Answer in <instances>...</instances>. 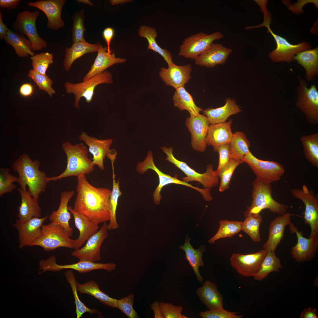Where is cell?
I'll return each instance as SVG.
<instances>
[{
	"label": "cell",
	"instance_id": "1",
	"mask_svg": "<svg viewBox=\"0 0 318 318\" xmlns=\"http://www.w3.org/2000/svg\"><path fill=\"white\" fill-rule=\"evenodd\" d=\"M77 194L73 209L98 224L109 221V204L111 191L93 186L86 175L77 177Z\"/></svg>",
	"mask_w": 318,
	"mask_h": 318
},
{
	"label": "cell",
	"instance_id": "2",
	"mask_svg": "<svg viewBox=\"0 0 318 318\" xmlns=\"http://www.w3.org/2000/svg\"><path fill=\"white\" fill-rule=\"evenodd\" d=\"M40 164L39 160H33L27 154L23 153L11 166L13 170L18 174L17 183L20 188L26 189L27 186L32 196L37 200L45 191L48 183L46 173L39 170Z\"/></svg>",
	"mask_w": 318,
	"mask_h": 318
},
{
	"label": "cell",
	"instance_id": "3",
	"mask_svg": "<svg viewBox=\"0 0 318 318\" xmlns=\"http://www.w3.org/2000/svg\"><path fill=\"white\" fill-rule=\"evenodd\" d=\"M62 148L67 156L66 168L62 173L57 176L47 177L48 183L66 177L89 174L94 170L95 165L89 158L88 149L83 144L73 145L66 141L62 144Z\"/></svg>",
	"mask_w": 318,
	"mask_h": 318
},
{
	"label": "cell",
	"instance_id": "4",
	"mask_svg": "<svg viewBox=\"0 0 318 318\" xmlns=\"http://www.w3.org/2000/svg\"><path fill=\"white\" fill-rule=\"evenodd\" d=\"M252 185V202L251 206L244 213L245 217L250 214H259L264 209H268L271 213L279 216L286 213L290 206L281 203L273 198L271 184H264L256 178Z\"/></svg>",
	"mask_w": 318,
	"mask_h": 318
},
{
	"label": "cell",
	"instance_id": "5",
	"mask_svg": "<svg viewBox=\"0 0 318 318\" xmlns=\"http://www.w3.org/2000/svg\"><path fill=\"white\" fill-rule=\"evenodd\" d=\"M149 169H151L155 171L159 178V184L153 194V202L156 205H158L160 203V200L162 199L160 193L163 188L165 186L171 184L183 185L196 190L202 194L204 200L206 201H210L212 198L210 190L195 187L188 183L178 179L177 177L171 176L160 171L155 165L153 153L150 150L148 151L146 156L143 161L138 163L136 167L137 171L141 175L147 172Z\"/></svg>",
	"mask_w": 318,
	"mask_h": 318
},
{
	"label": "cell",
	"instance_id": "6",
	"mask_svg": "<svg viewBox=\"0 0 318 318\" xmlns=\"http://www.w3.org/2000/svg\"><path fill=\"white\" fill-rule=\"evenodd\" d=\"M161 148L166 155L165 160L173 164L186 175V177L182 178V181L187 183L197 181L201 184L204 188L210 190L218 184L219 177L216 171L213 170L212 164L208 165L206 171L203 173H200L191 168L185 162L176 159L173 155L172 148L163 146Z\"/></svg>",
	"mask_w": 318,
	"mask_h": 318
},
{
	"label": "cell",
	"instance_id": "7",
	"mask_svg": "<svg viewBox=\"0 0 318 318\" xmlns=\"http://www.w3.org/2000/svg\"><path fill=\"white\" fill-rule=\"evenodd\" d=\"M75 241L60 225L50 223L43 225L39 238L30 246H38L49 251L60 247L75 249Z\"/></svg>",
	"mask_w": 318,
	"mask_h": 318
},
{
	"label": "cell",
	"instance_id": "8",
	"mask_svg": "<svg viewBox=\"0 0 318 318\" xmlns=\"http://www.w3.org/2000/svg\"><path fill=\"white\" fill-rule=\"evenodd\" d=\"M113 82L111 73L108 71H105L81 82L73 83L67 82L64 86L67 93L73 94L74 95V106L79 109V102L81 97L85 98L86 101L90 103L92 100L95 89L97 86L104 83L111 84Z\"/></svg>",
	"mask_w": 318,
	"mask_h": 318
},
{
	"label": "cell",
	"instance_id": "9",
	"mask_svg": "<svg viewBox=\"0 0 318 318\" xmlns=\"http://www.w3.org/2000/svg\"><path fill=\"white\" fill-rule=\"evenodd\" d=\"M296 106L304 114L310 124L318 123V91L314 84L308 87L304 80L298 77Z\"/></svg>",
	"mask_w": 318,
	"mask_h": 318
},
{
	"label": "cell",
	"instance_id": "10",
	"mask_svg": "<svg viewBox=\"0 0 318 318\" xmlns=\"http://www.w3.org/2000/svg\"><path fill=\"white\" fill-rule=\"evenodd\" d=\"M39 14L38 11H23L18 14L12 25L15 31L28 37L32 43L33 51L41 50L48 45L47 42L39 36L37 31L36 21Z\"/></svg>",
	"mask_w": 318,
	"mask_h": 318
},
{
	"label": "cell",
	"instance_id": "11",
	"mask_svg": "<svg viewBox=\"0 0 318 318\" xmlns=\"http://www.w3.org/2000/svg\"><path fill=\"white\" fill-rule=\"evenodd\" d=\"M256 176L260 182L271 184L279 180L285 172L284 167L276 162L264 160L255 157L249 151L244 159Z\"/></svg>",
	"mask_w": 318,
	"mask_h": 318
},
{
	"label": "cell",
	"instance_id": "12",
	"mask_svg": "<svg viewBox=\"0 0 318 318\" xmlns=\"http://www.w3.org/2000/svg\"><path fill=\"white\" fill-rule=\"evenodd\" d=\"M223 37V35L219 32L210 34L201 32L193 34L184 40L180 47L178 55L195 60L208 49L214 41Z\"/></svg>",
	"mask_w": 318,
	"mask_h": 318
},
{
	"label": "cell",
	"instance_id": "13",
	"mask_svg": "<svg viewBox=\"0 0 318 318\" xmlns=\"http://www.w3.org/2000/svg\"><path fill=\"white\" fill-rule=\"evenodd\" d=\"M292 195L300 199L305 206L304 218V222L309 225L311 230L309 237H318V198L305 185L302 189H290Z\"/></svg>",
	"mask_w": 318,
	"mask_h": 318
},
{
	"label": "cell",
	"instance_id": "14",
	"mask_svg": "<svg viewBox=\"0 0 318 318\" xmlns=\"http://www.w3.org/2000/svg\"><path fill=\"white\" fill-rule=\"evenodd\" d=\"M56 260L54 256H51L46 260H41L39 264L40 268L39 274L47 271H58L63 269L74 270L80 273L99 269L111 271L115 269L117 266L113 263H97L85 260H80L78 262L72 264L60 265L57 263Z\"/></svg>",
	"mask_w": 318,
	"mask_h": 318
},
{
	"label": "cell",
	"instance_id": "15",
	"mask_svg": "<svg viewBox=\"0 0 318 318\" xmlns=\"http://www.w3.org/2000/svg\"><path fill=\"white\" fill-rule=\"evenodd\" d=\"M269 25L265 26L267 28L268 32L271 34L276 44V49L269 54V57L273 62L290 63L293 60V58L297 53L310 48V44L307 41L296 44L290 43L285 38L274 33Z\"/></svg>",
	"mask_w": 318,
	"mask_h": 318
},
{
	"label": "cell",
	"instance_id": "16",
	"mask_svg": "<svg viewBox=\"0 0 318 318\" xmlns=\"http://www.w3.org/2000/svg\"><path fill=\"white\" fill-rule=\"evenodd\" d=\"M289 225L291 233L296 234L297 240V244L291 249L290 254L292 258L297 262H306L312 259L318 250V237H304L302 232L299 231L292 223Z\"/></svg>",
	"mask_w": 318,
	"mask_h": 318
},
{
	"label": "cell",
	"instance_id": "17",
	"mask_svg": "<svg viewBox=\"0 0 318 318\" xmlns=\"http://www.w3.org/2000/svg\"><path fill=\"white\" fill-rule=\"evenodd\" d=\"M267 252L264 249L248 254L234 253L230 258V264L240 275L254 277L259 271Z\"/></svg>",
	"mask_w": 318,
	"mask_h": 318
},
{
	"label": "cell",
	"instance_id": "18",
	"mask_svg": "<svg viewBox=\"0 0 318 318\" xmlns=\"http://www.w3.org/2000/svg\"><path fill=\"white\" fill-rule=\"evenodd\" d=\"M108 230L107 223H103L100 228L87 239L85 245L81 248L74 250L72 253V255L80 260L95 262L100 260V247L108 236Z\"/></svg>",
	"mask_w": 318,
	"mask_h": 318
},
{
	"label": "cell",
	"instance_id": "19",
	"mask_svg": "<svg viewBox=\"0 0 318 318\" xmlns=\"http://www.w3.org/2000/svg\"><path fill=\"white\" fill-rule=\"evenodd\" d=\"M48 217L47 215L43 218L34 217L26 220L18 219L13 226L19 234V247L22 248L30 246L40 236L43 223Z\"/></svg>",
	"mask_w": 318,
	"mask_h": 318
},
{
	"label": "cell",
	"instance_id": "20",
	"mask_svg": "<svg viewBox=\"0 0 318 318\" xmlns=\"http://www.w3.org/2000/svg\"><path fill=\"white\" fill-rule=\"evenodd\" d=\"M186 126L191 133V143L195 150L202 152L206 148V138L210 125L207 117L200 114L194 117H188Z\"/></svg>",
	"mask_w": 318,
	"mask_h": 318
},
{
	"label": "cell",
	"instance_id": "21",
	"mask_svg": "<svg viewBox=\"0 0 318 318\" xmlns=\"http://www.w3.org/2000/svg\"><path fill=\"white\" fill-rule=\"evenodd\" d=\"M66 2V0H40L29 1L27 4L29 6L37 8L44 13L47 19V27L57 30L62 28L65 25L61 18V12Z\"/></svg>",
	"mask_w": 318,
	"mask_h": 318
},
{
	"label": "cell",
	"instance_id": "22",
	"mask_svg": "<svg viewBox=\"0 0 318 318\" xmlns=\"http://www.w3.org/2000/svg\"><path fill=\"white\" fill-rule=\"evenodd\" d=\"M79 139L88 146V150L93 156L92 161L94 165L101 170H104V159L110 151L112 139H99L88 135L85 132L79 135Z\"/></svg>",
	"mask_w": 318,
	"mask_h": 318
},
{
	"label": "cell",
	"instance_id": "23",
	"mask_svg": "<svg viewBox=\"0 0 318 318\" xmlns=\"http://www.w3.org/2000/svg\"><path fill=\"white\" fill-rule=\"evenodd\" d=\"M191 66L190 64L178 66L174 63L167 68L162 67L159 75L165 85L175 89L184 86L191 78Z\"/></svg>",
	"mask_w": 318,
	"mask_h": 318
},
{
	"label": "cell",
	"instance_id": "24",
	"mask_svg": "<svg viewBox=\"0 0 318 318\" xmlns=\"http://www.w3.org/2000/svg\"><path fill=\"white\" fill-rule=\"evenodd\" d=\"M233 50L222 44L213 43L209 48L195 59L197 65L212 68L225 63Z\"/></svg>",
	"mask_w": 318,
	"mask_h": 318
},
{
	"label": "cell",
	"instance_id": "25",
	"mask_svg": "<svg viewBox=\"0 0 318 318\" xmlns=\"http://www.w3.org/2000/svg\"><path fill=\"white\" fill-rule=\"evenodd\" d=\"M291 222V214L286 213L276 217L269 225L268 239L264 244V249L275 252L284 236L285 227Z\"/></svg>",
	"mask_w": 318,
	"mask_h": 318
},
{
	"label": "cell",
	"instance_id": "26",
	"mask_svg": "<svg viewBox=\"0 0 318 318\" xmlns=\"http://www.w3.org/2000/svg\"><path fill=\"white\" fill-rule=\"evenodd\" d=\"M232 120L214 124H210L206 138L207 144L212 146L213 151L217 152L220 146L229 144L233 133L231 130Z\"/></svg>",
	"mask_w": 318,
	"mask_h": 318
},
{
	"label": "cell",
	"instance_id": "27",
	"mask_svg": "<svg viewBox=\"0 0 318 318\" xmlns=\"http://www.w3.org/2000/svg\"><path fill=\"white\" fill-rule=\"evenodd\" d=\"M97 54L91 69L84 77L83 81H85L92 77L100 74L113 65L125 62V58L116 57L114 53L107 52V47L100 46L97 52Z\"/></svg>",
	"mask_w": 318,
	"mask_h": 318
},
{
	"label": "cell",
	"instance_id": "28",
	"mask_svg": "<svg viewBox=\"0 0 318 318\" xmlns=\"http://www.w3.org/2000/svg\"><path fill=\"white\" fill-rule=\"evenodd\" d=\"M74 193V190L62 191L60 194V202L58 209L53 211L49 217L51 223L62 226L70 237L72 235L73 230L69 226L71 213L68 210V204Z\"/></svg>",
	"mask_w": 318,
	"mask_h": 318
},
{
	"label": "cell",
	"instance_id": "29",
	"mask_svg": "<svg viewBox=\"0 0 318 318\" xmlns=\"http://www.w3.org/2000/svg\"><path fill=\"white\" fill-rule=\"evenodd\" d=\"M68 211L72 214L75 225L79 232L78 238L75 240V250L78 249L92 234L98 230V224L89 219L84 215L75 211L70 206Z\"/></svg>",
	"mask_w": 318,
	"mask_h": 318
},
{
	"label": "cell",
	"instance_id": "30",
	"mask_svg": "<svg viewBox=\"0 0 318 318\" xmlns=\"http://www.w3.org/2000/svg\"><path fill=\"white\" fill-rule=\"evenodd\" d=\"M203 111L210 124H214L226 122L230 116L241 112L242 110L234 99L228 98L226 99L223 106L216 108H208Z\"/></svg>",
	"mask_w": 318,
	"mask_h": 318
},
{
	"label": "cell",
	"instance_id": "31",
	"mask_svg": "<svg viewBox=\"0 0 318 318\" xmlns=\"http://www.w3.org/2000/svg\"><path fill=\"white\" fill-rule=\"evenodd\" d=\"M21 197V202L18 207L17 217L21 220H26L34 217H41V209L37 200L34 198L26 189L18 188Z\"/></svg>",
	"mask_w": 318,
	"mask_h": 318
},
{
	"label": "cell",
	"instance_id": "32",
	"mask_svg": "<svg viewBox=\"0 0 318 318\" xmlns=\"http://www.w3.org/2000/svg\"><path fill=\"white\" fill-rule=\"evenodd\" d=\"M196 293L208 310L223 308V296L214 282L206 280L201 287L197 289Z\"/></svg>",
	"mask_w": 318,
	"mask_h": 318
},
{
	"label": "cell",
	"instance_id": "33",
	"mask_svg": "<svg viewBox=\"0 0 318 318\" xmlns=\"http://www.w3.org/2000/svg\"><path fill=\"white\" fill-rule=\"evenodd\" d=\"M101 44L88 43L85 40L73 43L69 48L65 49L63 65L67 71L69 70L74 62L85 54L97 52Z\"/></svg>",
	"mask_w": 318,
	"mask_h": 318
},
{
	"label": "cell",
	"instance_id": "34",
	"mask_svg": "<svg viewBox=\"0 0 318 318\" xmlns=\"http://www.w3.org/2000/svg\"><path fill=\"white\" fill-rule=\"evenodd\" d=\"M191 239L187 235L185 238L184 244L180 246L179 248L185 251L186 259L193 268L197 279L200 282L202 283L204 278L200 273L199 267L204 266L202 255L205 251V246L201 245L198 249H195L191 244Z\"/></svg>",
	"mask_w": 318,
	"mask_h": 318
},
{
	"label": "cell",
	"instance_id": "35",
	"mask_svg": "<svg viewBox=\"0 0 318 318\" xmlns=\"http://www.w3.org/2000/svg\"><path fill=\"white\" fill-rule=\"evenodd\" d=\"M302 66L306 71L308 82L318 74V48L305 50L297 53L293 58Z\"/></svg>",
	"mask_w": 318,
	"mask_h": 318
},
{
	"label": "cell",
	"instance_id": "36",
	"mask_svg": "<svg viewBox=\"0 0 318 318\" xmlns=\"http://www.w3.org/2000/svg\"><path fill=\"white\" fill-rule=\"evenodd\" d=\"M4 39L7 44L13 47L18 57H25L29 55L32 56L34 55L31 42L23 34L9 29Z\"/></svg>",
	"mask_w": 318,
	"mask_h": 318
},
{
	"label": "cell",
	"instance_id": "37",
	"mask_svg": "<svg viewBox=\"0 0 318 318\" xmlns=\"http://www.w3.org/2000/svg\"><path fill=\"white\" fill-rule=\"evenodd\" d=\"M172 100L173 105L180 110H186L189 113L190 117L196 116L203 111L194 102L192 96L187 91L184 86L175 89Z\"/></svg>",
	"mask_w": 318,
	"mask_h": 318
},
{
	"label": "cell",
	"instance_id": "38",
	"mask_svg": "<svg viewBox=\"0 0 318 318\" xmlns=\"http://www.w3.org/2000/svg\"><path fill=\"white\" fill-rule=\"evenodd\" d=\"M138 33L140 37L147 39L148 42V49L153 50L160 55L166 61L168 66L174 63L171 53L167 49L161 48L156 42V38L157 33L155 28L142 25L138 30Z\"/></svg>",
	"mask_w": 318,
	"mask_h": 318
},
{
	"label": "cell",
	"instance_id": "39",
	"mask_svg": "<svg viewBox=\"0 0 318 318\" xmlns=\"http://www.w3.org/2000/svg\"><path fill=\"white\" fill-rule=\"evenodd\" d=\"M78 291L81 293L86 294L93 296L101 303L109 307L117 308V300L109 297L100 290L97 282L94 280L87 281L84 284L77 282Z\"/></svg>",
	"mask_w": 318,
	"mask_h": 318
},
{
	"label": "cell",
	"instance_id": "40",
	"mask_svg": "<svg viewBox=\"0 0 318 318\" xmlns=\"http://www.w3.org/2000/svg\"><path fill=\"white\" fill-rule=\"evenodd\" d=\"M229 146L231 159L244 161L245 157L250 151V142L242 132L237 131L233 133Z\"/></svg>",
	"mask_w": 318,
	"mask_h": 318
},
{
	"label": "cell",
	"instance_id": "41",
	"mask_svg": "<svg viewBox=\"0 0 318 318\" xmlns=\"http://www.w3.org/2000/svg\"><path fill=\"white\" fill-rule=\"evenodd\" d=\"M282 268L280 259L277 257L275 252L267 251L260 268L254 277L256 281H261L266 278L271 272H279Z\"/></svg>",
	"mask_w": 318,
	"mask_h": 318
},
{
	"label": "cell",
	"instance_id": "42",
	"mask_svg": "<svg viewBox=\"0 0 318 318\" xmlns=\"http://www.w3.org/2000/svg\"><path fill=\"white\" fill-rule=\"evenodd\" d=\"M113 185L112 188L109 200V208L110 214V220L107 224V229L109 231L118 229L119 226L117 220L116 213L119 197L122 194L119 187V181L116 182L115 175L112 167Z\"/></svg>",
	"mask_w": 318,
	"mask_h": 318
},
{
	"label": "cell",
	"instance_id": "43",
	"mask_svg": "<svg viewBox=\"0 0 318 318\" xmlns=\"http://www.w3.org/2000/svg\"><path fill=\"white\" fill-rule=\"evenodd\" d=\"M306 158L314 167L318 168V133L304 135L300 138Z\"/></svg>",
	"mask_w": 318,
	"mask_h": 318
},
{
	"label": "cell",
	"instance_id": "44",
	"mask_svg": "<svg viewBox=\"0 0 318 318\" xmlns=\"http://www.w3.org/2000/svg\"><path fill=\"white\" fill-rule=\"evenodd\" d=\"M219 228L216 233L208 241L213 244L216 240L226 238H231L242 231L243 222L222 220L219 222Z\"/></svg>",
	"mask_w": 318,
	"mask_h": 318
},
{
	"label": "cell",
	"instance_id": "45",
	"mask_svg": "<svg viewBox=\"0 0 318 318\" xmlns=\"http://www.w3.org/2000/svg\"><path fill=\"white\" fill-rule=\"evenodd\" d=\"M65 276L67 281L71 286L74 297L77 318L82 317V315L86 312H88L91 315L98 313L97 310L87 307L80 300L77 293V281L72 271L67 270L65 272Z\"/></svg>",
	"mask_w": 318,
	"mask_h": 318
},
{
	"label": "cell",
	"instance_id": "46",
	"mask_svg": "<svg viewBox=\"0 0 318 318\" xmlns=\"http://www.w3.org/2000/svg\"><path fill=\"white\" fill-rule=\"evenodd\" d=\"M263 219L259 214H250L243 222L242 231L248 235L254 242L261 241L259 228Z\"/></svg>",
	"mask_w": 318,
	"mask_h": 318
},
{
	"label": "cell",
	"instance_id": "47",
	"mask_svg": "<svg viewBox=\"0 0 318 318\" xmlns=\"http://www.w3.org/2000/svg\"><path fill=\"white\" fill-rule=\"evenodd\" d=\"M73 24L71 32L73 43L85 40L84 26L85 15L83 10L76 11L73 16Z\"/></svg>",
	"mask_w": 318,
	"mask_h": 318
},
{
	"label": "cell",
	"instance_id": "48",
	"mask_svg": "<svg viewBox=\"0 0 318 318\" xmlns=\"http://www.w3.org/2000/svg\"><path fill=\"white\" fill-rule=\"evenodd\" d=\"M28 77L30 78L37 85L39 89L46 92L50 97L56 93L54 89L52 87V80L46 75L40 74L33 69L29 70Z\"/></svg>",
	"mask_w": 318,
	"mask_h": 318
},
{
	"label": "cell",
	"instance_id": "49",
	"mask_svg": "<svg viewBox=\"0 0 318 318\" xmlns=\"http://www.w3.org/2000/svg\"><path fill=\"white\" fill-rule=\"evenodd\" d=\"M53 54L48 52H41L32 56V69L40 74L46 75L49 66L53 63Z\"/></svg>",
	"mask_w": 318,
	"mask_h": 318
},
{
	"label": "cell",
	"instance_id": "50",
	"mask_svg": "<svg viewBox=\"0 0 318 318\" xmlns=\"http://www.w3.org/2000/svg\"><path fill=\"white\" fill-rule=\"evenodd\" d=\"M243 163H244L243 160L232 159L221 170L218 175L221 180L219 188L220 192H223L229 188L234 170L238 165Z\"/></svg>",
	"mask_w": 318,
	"mask_h": 318
},
{
	"label": "cell",
	"instance_id": "51",
	"mask_svg": "<svg viewBox=\"0 0 318 318\" xmlns=\"http://www.w3.org/2000/svg\"><path fill=\"white\" fill-rule=\"evenodd\" d=\"M18 177L10 173L8 168H0V196L1 197L7 193H11L16 188V185L14 183L17 182Z\"/></svg>",
	"mask_w": 318,
	"mask_h": 318
},
{
	"label": "cell",
	"instance_id": "52",
	"mask_svg": "<svg viewBox=\"0 0 318 318\" xmlns=\"http://www.w3.org/2000/svg\"><path fill=\"white\" fill-rule=\"evenodd\" d=\"M134 298L135 295L133 294H130L117 300V308L129 318L139 317L137 312L133 307Z\"/></svg>",
	"mask_w": 318,
	"mask_h": 318
},
{
	"label": "cell",
	"instance_id": "53",
	"mask_svg": "<svg viewBox=\"0 0 318 318\" xmlns=\"http://www.w3.org/2000/svg\"><path fill=\"white\" fill-rule=\"evenodd\" d=\"M238 312H230L223 308L208 310L201 312L199 315L203 318H241L243 316Z\"/></svg>",
	"mask_w": 318,
	"mask_h": 318
},
{
	"label": "cell",
	"instance_id": "54",
	"mask_svg": "<svg viewBox=\"0 0 318 318\" xmlns=\"http://www.w3.org/2000/svg\"><path fill=\"white\" fill-rule=\"evenodd\" d=\"M161 310L164 318H187L181 312L183 307L181 306H175L171 303H160Z\"/></svg>",
	"mask_w": 318,
	"mask_h": 318
},
{
	"label": "cell",
	"instance_id": "55",
	"mask_svg": "<svg viewBox=\"0 0 318 318\" xmlns=\"http://www.w3.org/2000/svg\"><path fill=\"white\" fill-rule=\"evenodd\" d=\"M217 152L219 154V160L218 167L215 171L218 176L220 172L228 163L231 158L229 144L220 146L218 148Z\"/></svg>",
	"mask_w": 318,
	"mask_h": 318
},
{
	"label": "cell",
	"instance_id": "56",
	"mask_svg": "<svg viewBox=\"0 0 318 318\" xmlns=\"http://www.w3.org/2000/svg\"><path fill=\"white\" fill-rule=\"evenodd\" d=\"M282 2L287 7L288 9L293 13L300 14L304 12L303 7L308 3H312L314 4L317 9L318 8V0H298L294 4L290 3L289 0H282Z\"/></svg>",
	"mask_w": 318,
	"mask_h": 318
},
{
	"label": "cell",
	"instance_id": "57",
	"mask_svg": "<svg viewBox=\"0 0 318 318\" xmlns=\"http://www.w3.org/2000/svg\"><path fill=\"white\" fill-rule=\"evenodd\" d=\"M20 94L22 97H25L31 96L34 92V88L33 85L28 83L22 84L19 89Z\"/></svg>",
	"mask_w": 318,
	"mask_h": 318
},
{
	"label": "cell",
	"instance_id": "58",
	"mask_svg": "<svg viewBox=\"0 0 318 318\" xmlns=\"http://www.w3.org/2000/svg\"><path fill=\"white\" fill-rule=\"evenodd\" d=\"M114 34V31L113 28L111 27H107L102 32L103 38L106 42L107 52L111 53L112 51L110 49V44Z\"/></svg>",
	"mask_w": 318,
	"mask_h": 318
},
{
	"label": "cell",
	"instance_id": "59",
	"mask_svg": "<svg viewBox=\"0 0 318 318\" xmlns=\"http://www.w3.org/2000/svg\"><path fill=\"white\" fill-rule=\"evenodd\" d=\"M317 309L312 307L305 308L302 311L300 318H318Z\"/></svg>",
	"mask_w": 318,
	"mask_h": 318
},
{
	"label": "cell",
	"instance_id": "60",
	"mask_svg": "<svg viewBox=\"0 0 318 318\" xmlns=\"http://www.w3.org/2000/svg\"><path fill=\"white\" fill-rule=\"evenodd\" d=\"M20 0H0V7L3 9H14L20 2Z\"/></svg>",
	"mask_w": 318,
	"mask_h": 318
},
{
	"label": "cell",
	"instance_id": "61",
	"mask_svg": "<svg viewBox=\"0 0 318 318\" xmlns=\"http://www.w3.org/2000/svg\"><path fill=\"white\" fill-rule=\"evenodd\" d=\"M150 308L154 313L155 318H164L162 312L160 303L157 301H155L150 306Z\"/></svg>",
	"mask_w": 318,
	"mask_h": 318
},
{
	"label": "cell",
	"instance_id": "62",
	"mask_svg": "<svg viewBox=\"0 0 318 318\" xmlns=\"http://www.w3.org/2000/svg\"><path fill=\"white\" fill-rule=\"evenodd\" d=\"M2 14L0 11V39H2L7 33L8 29L6 25L3 22L2 19Z\"/></svg>",
	"mask_w": 318,
	"mask_h": 318
},
{
	"label": "cell",
	"instance_id": "63",
	"mask_svg": "<svg viewBox=\"0 0 318 318\" xmlns=\"http://www.w3.org/2000/svg\"><path fill=\"white\" fill-rule=\"evenodd\" d=\"M130 0H110V3L112 5H116V4H122L125 3H126L129 2Z\"/></svg>",
	"mask_w": 318,
	"mask_h": 318
},
{
	"label": "cell",
	"instance_id": "64",
	"mask_svg": "<svg viewBox=\"0 0 318 318\" xmlns=\"http://www.w3.org/2000/svg\"><path fill=\"white\" fill-rule=\"evenodd\" d=\"M77 1L79 3H83L85 4H87L92 6H94L93 4L91 2L88 0H77Z\"/></svg>",
	"mask_w": 318,
	"mask_h": 318
}]
</instances>
